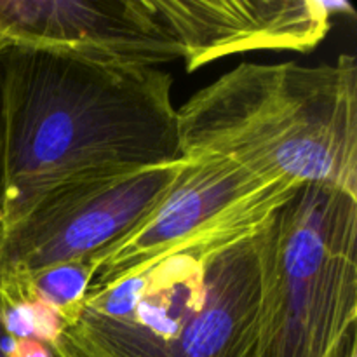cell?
I'll list each match as a JSON object with an SVG mask.
<instances>
[{"mask_svg": "<svg viewBox=\"0 0 357 357\" xmlns=\"http://www.w3.org/2000/svg\"><path fill=\"white\" fill-rule=\"evenodd\" d=\"M89 261L54 265L0 289L2 298H38L59 314L63 324L75 312L89 288Z\"/></svg>", "mask_w": 357, "mask_h": 357, "instance_id": "cell-9", "label": "cell"}, {"mask_svg": "<svg viewBox=\"0 0 357 357\" xmlns=\"http://www.w3.org/2000/svg\"><path fill=\"white\" fill-rule=\"evenodd\" d=\"M356 323L357 197L307 185L261 234L257 357H345Z\"/></svg>", "mask_w": 357, "mask_h": 357, "instance_id": "cell-4", "label": "cell"}, {"mask_svg": "<svg viewBox=\"0 0 357 357\" xmlns=\"http://www.w3.org/2000/svg\"><path fill=\"white\" fill-rule=\"evenodd\" d=\"M2 347L7 357H54L49 345L35 338H10L3 333Z\"/></svg>", "mask_w": 357, "mask_h": 357, "instance_id": "cell-11", "label": "cell"}, {"mask_svg": "<svg viewBox=\"0 0 357 357\" xmlns=\"http://www.w3.org/2000/svg\"><path fill=\"white\" fill-rule=\"evenodd\" d=\"M261 234L208 253L171 255L105 288L87 289L52 352L257 357Z\"/></svg>", "mask_w": 357, "mask_h": 357, "instance_id": "cell-3", "label": "cell"}, {"mask_svg": "<svg viewBox=\"0 0 357 357\" xmlns=\"http://www.w3.org/2000/svg\"><path fill=\"white\" fill-rule=\"evenodd\" d=\"M300 188L267 180L223 157H192L142 223L89 260L100 289L178 253H208L258 236Z\"/></svg>", "mask_w": 357, "mask_h": 357, "instance_id": "cell-5", "label": "cell"}, {"mask_svg": "<svg viewBox=\"0 0 357 357\" xmlns=\"http://www.w3.org/2000/svg\"><path fill=\"white\" fill-rule=\"evenodd\" d=\"M6 42H0V49ZM3 241V149H2V108H0V246Z\"/></svg>", "mask_w": 357, "mask_h": 357, "instance_id": "cell-12", "label": "cell"}, {"mask_svg": "<svg viewBox=\"0 0 357 357\" xmlns=\"http://www.w3.org/2000/svg\"><path fill=\"white\" fill-rule=\"evenodd\" d=\"M2 338H3V330H2V324H0V357H7L2 347Z\"/></svg>", "mask_w": 357, "mask_h": 357, "instance_id": "cell-13", "label": "cell"}, {"mask_svg": "<svg viewBox=\"0 0 357 357\" xmlns=\"http://www.w3.org/2000/svg\"><path fill=\"white\" fill-rule=\"evenodd\" d=\"M345 357H357V347H356V345H352L351 351L347 352V356H345Z\"/></svg>", "mask_w": 357, "mask_h": 357, "instance_id": "cell-14", "label": "cell"}, {"mask_svg": "<svg viewBox=\"0 0 357 357\" xmlns=\"http://www.w3.org/2000/svg\"><path fill=\"white\" fill-rule=\"evenodd\" d=\"M0 42H3V40H2V38H0Z\"/></svg>", "mask_w": 357, "mask_h": 357, "instance_id": "cell-15", "label": "cell"}, {"mask_svg": "<svg viewBox=\"0 0 357 357\" xmlns=\"http://www.w3.org/2000/svg\"><path fill=\"white\" fill-rule=\"evenodd\" d=\"M54 357H56V356H54Z\"/></svg>", "mask_w": 357, "mask_h": 357, "instance_id": "cell-16", "label": "cell"}, {"mask_svg": "<svg viewBox=\"0 0 357 357\" xmlns=\"http://www.w3.org/2000/svg\"><path fill=\"white\" fill-rule=\"evenodd\" d=\"M3 237L47 195L183 159L173 75L58 49H0Z\"/></svg>", "mask_w": 357, "mask_h": 357, "instance_id": "cell-1", "label": "cell"}, {"mask_svg": "<svg viewBox=\"0 0 357 357\" xmlns=\"http://www.w3.org/2000/svg\"><path fill=\"white\" fill-rule=\"evenodd\" d=\"M157 20L181 51L188 72L250 51L309 52L335 16L354 17L349 2L326 0H150Z\"/></svg>", "mask_w": 357, "mask_h": 357, "instance_id": "cell-7", "label": "cell"}, {"mask_svg": "<svg viewBox=\"0 0 357 357\" xmlns=\"http://www.w3.org/2000/svg\"><path fill=\"white\" fill-rule=\"evenodd\" d=\"M187 167V159L68 185L38 202L0 246V289L54 265L89 261L142 223Z\"/></svg>", "mask_w": 357, "mask_h": 357, "instance_id": "cell-6", "label": "cell"}, {"mask_svg": "<svg viewBox=\"0 0 357 357\" xmlns=\"http://www.w3.org/2000/svg\"><path fill=\"white\" fill-rule=\"evenodd\" d=\"M0 324L10 338H35L54 347L63 331V321L56 310L38 298H2Z\"/></svg>", "mask_w": 357, "mask_h": 357, "instance_id": "cell-10", "label": "cell"}, {"mask_svg": "<svg viewBox=\"0 0 357 357\" xmlns=\"http://www.w3.org/2000/svg\"><path fill=\"white\" fill-rule=\"evenodd\" d=\"M183 159L223 157L261 178L357 197V61L241 63L180 108Z\"/></svg>", "mask_w": 357, "mask_h": 357, "instance_id": "cell-2", "label": "cell"}, {"mask_svg": "<svg viewBox=\"0 0 357 357\" xmlns=\"http://www.w3.org/2000/svg\"><path fill=\"white\" fill-rule=\"evenodd\" d=\"M0 38L138 66L181 59L150 0H0Z\"/></svg>", "mask_w": 357, "mask_h": 357, "instance_id": "cell-8", "label": "cell"}]
</instances>
